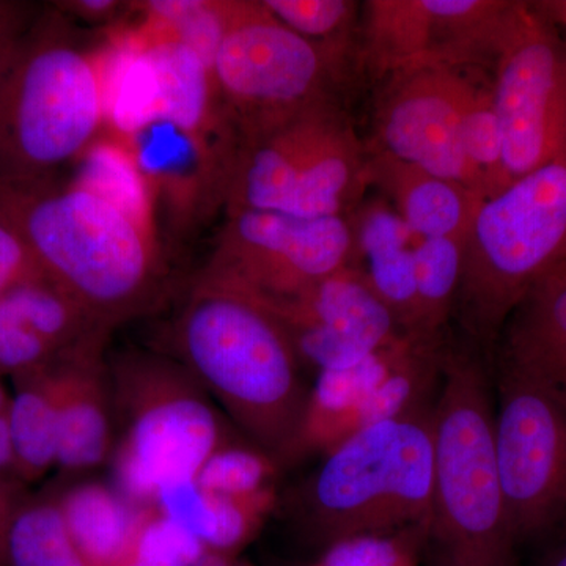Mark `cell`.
<instances>
[{
	"label": "cell",
	"mask_w": 566,
	"mask_h": 566,
	"mask_svg": "<svg viewBox=\"0 0 566 566\" xmlns=\"http://www.w3.org/2000/svg\"><path fill=\"white\" fill-rule=\"evenodd\" d=\"M0 221L107 329L150 314L169 292L161 244L125 212L62 177L0 178Z\"/></svg>",
	"instance_id": "1"
},
{
	"label": "cell",
	"mask_w": 566,
	"mask_h": 566,
	"mask_svg": "<svg viewBox=\"0 0 566 566\" xmlns=\"http://www.w3.org/2000/svg\"><path fill=\"white\" fill-rule=\"evenodd\" d=\"M174 337L180 363L252 446L293 463L312 387L277 318L243 294L193 281Z\"/></svg>",
	"instance_id": "2"
},
{
	"label": "cell",
	"mask_w": 566,
	"mask_h": 566,
	"mask_svg": "<svg viewBox=\"0 0 566 566\" xmlns=\"http://www.w3.org/2000/svg\"><path fill=\"white\" fill-rule=\"evenodd\" d=\"M40 7L0 74V178L61 177L106 128L104 46Z\"/></svg>",
	"instance_id": "3"
},
{
	"label": "cell",
	"mask_w": 566,
	"mask_h": 566,
	"mask_svg": "<svg viewBox=\"0 0 566 566\" xmlns=\"http://www.w3.org/2000/svg\"><path fill=\"white\" fill-rule=\"evenodd\" d=\"M482 353L447 346L434 405L433 494L427 547L441 566H517Z\"/></svg>",
	"instance_id": "4"
},
{
	"label": "cell",
	"mask_w": 566,
	"mask_h": 566,
	"mask_svg": "<svg viewBox=\"0 0 566 566\" xmlns=\"http://www.w3.org/2000/svg\"><path fill=\"white\" fill-rule=\"evenodd\" d=\"M564 264L566 145L476 211L453 311L474 348L494 349L516 305Z\"/></svg>",
	"instance_id": "5"
},
{
	"label": "cell",
	"mask_w": 566,
	"mask_h": 566,
	"mask_svg": "<svg viewBox=\"0 0 566 566\" xmlns=\"http://www.w3.org/2000/svg\"><path fill=\"white\" fill-rule=\"evenodd\" d=\"M434 405L364 428L326 453L304 488L312 542L324 549L352 536L430 526Z\"/></svg>",
	"instance_id": "6"
},
{
	"label": "cell",
	"mask_w": 566,
	"mask_h": 566,
	"mask_svg": "<svg viewBox=\"0 0 566 566\" xmlns=\"http://www.w3.org/2000/svg\"><path fill=\"white\" fill-rule=\"evenodd\" d=\"M107 365L114 409L125 424L112 455L115 483L132 504L148 509L161 488L196 480L205 461L232 441L207 390L180 360L129 352Z\"/></svg>",
	"instance_id": "7"
},
{
	"label": "cell",
	"mask_w": 566,
	"mask_h": 566,
	"mask_svg": "<svg viewBox=\"0 0 566 566\" xmlns=\"http://www.w3.org/2000/svg\"><path fill=\"white\" fill-rule=\"evenodd\" d=\"M370 186L367 145L337 98L324 99L243 144L223 211L346 218Z\"/></svg>",
	"instance_id": "8"
},
{
	"label": "cell",
	"mask_w": 566,
	"mask_h": 566,
	"mask_svg": "<svg viewBox=\"0 0 566 566\" xmlns=\"http://www.w3.org/2000/svg\"><path fill=\"white\" fill-rule=\"evenodd\" d=\"M349 54L290 31L263 0H232L211 73L241 147L335 98Z\"/></svg>",
	"instance_id": "9"
},
{
	"label": "cell",
	"mask_w": 566,
	"mask_h": 566,
	"mask_svg": "<svg viewBox=\"0 0 566 566\" xmlns=\"http://www.w3.org/2000/svg\"><path fill=\"white\" fill-rule=\"evenodd\" d=\"M352 253L349 218L307 219L281 211L230 212L196 281L274 308L344 270L352 262Z\"/></svg>",
	"instance_id": "10"
},
{
	"label": "cell",
	"mask_w": 566,
	"mask_h": 566,
	"mask_svg": "<svg viewBox=\"0 0 566 566\" xmlns=\"http://www.w3.org/2000/svg\"><path fill=\"white\" fill-rule=\"evenodd\" d=\"M493 70L491 91L512 185L566 145V40L560 29L534 3L513 0Z\"/></svg>",
	"instance_id": "11"
},
{
	"label": "cell",
	"mask_w": 566,
	"mask_h": 566,
	"mask_svg": "<svg viewBox=\"0 0 566 566\" xmlns=\"http://www.w3.org/2000/svg\"><path fill=\"white\" fill-rule=\"evenodd\" d=\"M495 452L517 546L566 526V412L543 390L497 368Z\"/></svg>",
	"instance_id": "12"
},
{
	"label": "cell",
	"mask_w": 566,
	"mask_h": 566,
	"mask_svg": "<svg viewBox=\"0 0 566 566\" xmlns=\"http://www.w3.org/2000/svg\"><path fill=\"white\" fill-rule=\"evenodd\" d=\"M513 0H368L360 57L375 77L493 65Z\"/></svg>",
	"instance_id": "13"
},
{
	"label": "cell",
	"mask_w": 566,
	"mask_h": 566,
	"mask_svg": "<svg viewBox=\"0 0 566 566\" xmlns=\"http://www.w3.org/2000/svg\"><path fill=\"white\" fill-rule=\"evenodd\" d=\"M475 82L463 71L419 66L386 77L376 103L370 151L460 182L479 193L482 186L463 150V114Z\"/></svg>",
	"instance_id": "14"
},
{
	"label": "cell",
	"mask_w": 566,
	"mask_h": 566,
	"mask_svg": "<svg viewBox=\"0 0 566 566\" xmlns=\"http://www.w3.org/2000/svg\"><path fill=\"white\" fill-rule=\"evenodd\" d=\"M304 370L348 367L400 338V326L352 264L290 303L266 308Z\"/></svg>",
	"instance_id": "15"
},
{
	"label": "cell",
	"mask_w": 566,
	"mask_h": 566,
	"mask_svg": "<svg viewBox=\"0 0 566 566\" xmlns=\"http://www.w3.org/2000/svg\"><path fill=\"white\" fill-rule=\"evenodd\" d=\"M126 144L174 234L189 237L226 210L232 172L192 134L158 115Z\"/></svg>",
	"instance_id": "16"
},
{
	"label": "cell",
	"mask_w": 566,
	"mask_h": 566,
	"mask_svg": "<svg viewBox=\"0 0 566 566\" xmlns=\"http://www.w3.org/2000/svg\"><path fill=\"white\" fill-rule=\"evenodd\" d=\"M107 342L59 354L50 371L59 409L57 468L85 471L112 457V398Z\"/></svg>",
	"instance_id": "17"
},
{
	"label": "cell",
	"mask_w": 566,
	"mask_h": 566,
	"mask_svg": "<svg viewBox=\"0 0 566 566\" xmlns=\"http://www.w3.org/2000/svg\"><path fill=\"white\" fill-rule=\"evenodd\" d=\"M159 82V115L202 142L233 170L241 139L202 59L161 29L139 22ZM232 175V174H230Z\"/></svg>",
	"instance_id": "18"
},
{
	"label": "cell",
	"mask_w": 566,
	"mask_h": 566,
	"mask_svg": "<svg viewBox=\"0 0 566 566\" xmlns=\"http://www.w3.org/2000/svg\"><path fill=\"white\" fill-rule=\"evenodd\" d=\"M495 348L497 368L532 382L566 412V264L532 286Z\"/></svg>",
	"instance_id": "19"
},
{
	"label": "cell",
	"mask_w": 566,
	"mask_h": 566,
	"mask_svg": "<svg viewBox=\"0 0 566 566\" xmlns=\"http://www.w3.org/2000/svg\"><path fill=\"white\" fill-rule=\"evenodd\" d=\"M352 264L386 305L401 333L417 335L416 251L420 238L386 199L367 200L349 216Z\"/></svg>",
	"instance_id": "20"
},
{
	"label": "cell",
	"mask_w": 566,
	"mask_h": 566,
	"mask_svg": "<svg viewBox=\"0 0 566 566\" xmlns=\"http://www.w3.org/2000/svg\"><path fill=\"white\" fill-rule=\"evenodd\" d=\"M416 335H401L353 365L316 375L293 463L312 453H329L356 433V415L376 387L403 359Z\"/></svg>",
	"instance_id": "21"
},
{
	"label": "cell",
	"mask_w": 566,
	"mask_h": 566,
	"mask_svg": "<svg viewBox=\"0 0 566 566\" xmlns=\"http://www.w3.org/2000/svg\"><path fill=\"white\" fill-rule=\"evenodd\" d=\"M368 161L371 186L379 189L412 233L463 243L468 240L483 203L479 193L385 153L368 150Z\"/></svg>",
	"instance_id": "22"
},
{
	"label": "cell",
	"mask_w": 566,
	"mask_h": 566,
	"mask_svg": "<svg viewBox=\"0 0 566 566\" xmlns=\"http://www.w3.org/2000/svg\"><path fill=\"white\" fill-rule=\"evenodd\" d=\"M104 46V132L126 142L159 115V82L139 25H117Z\"/></svg>",
	"instance_id": "23"
},
{
	"label": "cell",
	"mask_w": 566,
	"mask_h": 566,
	"mask_svg": "<svg viewBox=\"0 0 566 566\" xmlns=\"http://www.w3.org/2000/svg\"><path fill=\"white\" fill-rule=\"evenodd\" d=\"M74 545L91 566H118L132 553L140 509L117 490L88 482L55 499Z\"/></svg>",
	"instance_id": "24"
},
{
	"label": "cell",
	"mask_w": 566,
	"mask_h": 566,
	"mask_svg": "<svg viewBox=\"0 0 566 566\" xmlns=\"http://www.w3.org/2000/svg\"><path fill=\"white\" fill-rule=\"evenodd\" d=\"M71 167L70 182L125 212L142 232L161 244L155 197L126 142L103 132Z\"/></svg>",
	"instance_id": "25"
},
{
	"label": "cell",
	"mask_w": 566,
	"mask_h": 566,
	"mask_svg": "<svg viewBox=\"0 0 566 566\" xmlns=\"http://www.w3.org/2000/svg\"><path fill=\"white\" fill-rule=\"evenodd\" d=\"M50 364L13 379L9 427L14 476L22 483L36 482L57 465L59 409Z\"/></svg>",
	"instance_id": "26"
},
{
	"label": "cell",
	"mask_w": 566,
	"mask_h": 566,
	"mask_svg": "<svg viewBox=\"0 0 566 566\" xmlns=\"http://www.w3.org/2000/svg\"><path fill=\"white\" fill-rule=\"evenodd\" d=\"M2 297L59 354L109 340L112 331L44 273L24 279Z\"/></svg>",
	"instance_id": "27"
},
{
	"label": "cell",
	"mask_w": 566,
	"mask_h": 566,
	"mask_svg": "<svg viewBox=\"0 0 566 566\" xmlns=\"http://www.w3.org/2000/svg\"><path fill=\"white\" fill-rule=\"evenodd\" d=\"M464 243L420 238L416 251L417 335L444 337L463 275Z\"/></svg>",
	"instance_id": "28"
},
{
	"label": "cell",
	"mask_w": 566,
	"mask_h": 566,
	"mask_svg": "<svg viewBox=\"0 0 566 566\" xmlns=\"http://www.w3.org/2000/svg\"><path fill=\"white\" fill-rule=\"evenodd\" d=\"M10 566H91L74 545L57 502L28 501L14 517L9 538Z\"/></svg>",
	"instance_id": "29"
},
{
	"label": "cell",
	"mask_w": 566,
	"mask_h": 566,
	"mask_svg": "<svg viewBox=\"0 0 566 566\" xmlns=\"http://www.w3.org/2000/svg\"><path fill=\"white\" fill-rule=\"evenodd\" d=\"M232 0H145L134 2L144 24L170 33L212 70L227 32Z\"/></svg>",
	"instance_id": "30"
},
{
	"label": "cell",
	"mask_w": 566,
	"mask_h": 566,
	"mask_svg": "<svg viewBox=\"0 0 566 566\" xmlns=\"http://www.w3.org/2000/svg\"><path fill=\"white\" fill-rule=\"evenodd\" d=\"M463 150L483 197L491 199L510 185L504 166V137L495 112L491 85L476 84L463 114Z\"/></svg>",
	"instance_id": "31"
},
{
	"label": "cell",
	"mask_w": 566,
	"mask_h": 566,
	"mask_svg": "<svg viewBox=\"0 0 566 566\" xmlns=\"http://www.w3.org/2000/svg\"><path fill=\"white\" fill-rule=\"evenodd\" d=\"M283 25L322 46L352 52L359 3L352 0H263Z\"/></svg>",
	"instance_id": "32"
},
{
	"label": "cell",
	"mask_w": 566,
	"mask_h": 566,
	"mask_svg": "<svg viewBox=\"0 0 566 566\" xmlns=\"http://www.w3.org/2000/svg\"><path fill=\"white\" fill-rule=\"evenodd\" d=\"M279 464L255 446H222L202 465L197 485L210 494L251 495L274 488Z\"/></svg>",
	"instance_id": "33"
},
{
	"label": "cell",
	"mask_w": 566,
	"mask_h": 566,
	"mask_svg": "<svg viewBox=\"0 0 566 566\" xmlns=\"http://www.w3.org/2000/svg\"><path fill=\"white\" fill-rule=\"evenodd\" d=\"M427 539V527L352 536L324 547L314 566H417Z\"/></svg>",
	"instance_id": "34"
},
{
	"label": "cell",
	"mask_w": 566,
	"mask_h": 566,
	"mask_svg": "<svg viewBox=\"0 0 566 566\" xmlns=\"http://www.w3.org/2000/svg\"><path fill=\"white\" fill-rule=\"evenodd\" d=\"M207 546L180 524L148 506L142 516L132 553L158 566H196Z\"/></svg>",
	"instance_id": "35"
},
{
	"label": "cell",
	"mask_w": 566,
	"mask_h": 566,
	"mask_svg": "<svg viewBox=\"0 0 566 566\" xmlns=\"http://www.w3.org/2000/svg\"><path fill=\"white\" fill-rule=\"evenodd\" d=\"M57 356L59 353L0 297V379L31 374Z\"/></svg>",
	"instance_id": "36"
},
{
	"label": "cell",
	"mask_w": 566,
	"mask_h": 566,
	"mask_svg": "<svg viewBox=\"0 0 566 566\" xmlns=\"http://www.w3.org/2000/svg\"><path fill=\"white\" fill-rule=\"evenodd\" d=\"M155 506L164 516L210 545L216 532V516L211 495L197 485L196 480L170 483L156 494Z\"/></svg>",
	"instance_id": "37"
},
{
	"label": "cell",
	"mask_w": 566,
	"mask_h": 566,
	"mask_svg": "<svg viewBox=\"0 0 566 566\" xmlns=\"http://www.w3.org/2000/svg\"><path fill=\"white\" fill-rule=\"evenodd\" d=\"M36 273L43 271L33 260L28 245L10 226L0 221V297Z\"/></svg>",
	"instance_id": "38"
},
{
	"label": "cell",
	"mask_w": 566,
	"mask_h": 566,
	"mask_svg": "<svg viewBox=\"0 0 566 566\" xmlns=\"http://www.w3.org/2000/svg\"><path fill=\"white\" fill-rule=\"evenodd\" d=\"M52 3L76 24L85 22L99 28H117L126 21L129 13H134V2L122 0H63Z\"/></svg>",
	"instance_id": "39"
},
{
	"label": "cell",
	"mask_w": 566,
	"mask_h": 566,
	"mask_svg": "<svg viewBox=\"0 0 566 566\" xmlns=\"http://www.w3.org/2000/svg\"><path fill=\"white\" fill-rule=\"evenodd\" d=\"M39 10V3L0 0V74L6 69L22 33L29 28Z\"/></svg>",
	"instance_id": "40"
},
{
	"label": "cell",
	"mask_w": 566,
	"mask_h": 566,
	"mask_svg": "<svg viewBox=\"0 0 566 566\" xmlns=\"http://www.w3.org/2000/svg\"><path fill=\"white\" fill-rule=\"evenodd\" d=\"M25 499L24 483L17 476L0 475V566H10L9 538L14 517Z\"/></svg>",
	"instance_id": "41"
},
{
	"label": "cell",
	"mask_w": 566,
	"mask_h": 566,
	"mask_svg": "<svg viewBox=\"0 0 566 566\" xmlns=\"http://www.w3.org/2000/svg\"><path fill=\"white\" fill-rule=\"evenodd\" d=\"M532 3L556 28L566 31V0H538V2Z\"/></svg>",
	"instance_id": "42"
},
{
	"label": "cell",
	"mask_w": 566,
	"mask_h": 566,
	"mask_svg": "<svg viewBox=\"0 0 566 566\" xmlns=\"http://www.w3.org/2000/svg\"><path fill=\"white\" fill-rule=\"evenodd\" d=\"M545 566H566V543L558 547Z\"/></svg>",
	"instance_id": "43"
},
{
	"label": "cell",
	"mask_w": 566,
	"mask_h": 566,
	"mask_svg": "<svg viewBox=\"0 0 566 566\" xmlns=\"http://www.w3.org/2000/svg\"><path fill=\"white\" fill-rule=\"evenodd\" d=\"M118 566H158V565L151 564V562L145 560V558L136 556V554H134V553H129L128 557H126L125 560H123L122 564Z\"/></svg>",
	"instance_id": "44"
},
{
	"label": "cell",
	"mask_w": 566,
	"mask_h": 566,
	"mask_svg": "<svg viewBox=\"0 0 566 566\" xmlns=\"http://www.w3.org/2000/svg\"><path fill=\"white\" fill-rule=\"evenodd\" d=\"M11 395L7 392L6 386H3L2 379H0V416L7 415L10 408Z\"/></svg>",
	"instance_id": "45"
},
{
	"label": "cell",
	"mask_w": 566,
	"mask_h": 566,
	"mask_svg": "<svg viewBox=\"0 0 566 566\" xmlns=\"http://www.w3.org/2000/svg\"><path fill=\"white\" fill-rule=\"evenodd\" d=\"M232 566H252V565L245 564V562L237 560V562H234V564Z\"/></svg>",
	"instance_id": "46"
}]
</instances>
